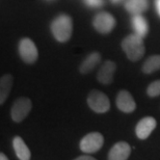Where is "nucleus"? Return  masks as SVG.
Returning <instances> with one entry per match:
<instances>
[{
  "label": "nucleus",
  "mask_w": 160,
  "mask_h": 160,
  "mask_svg": "<svg viewBox=\"0 0 160 160\" xmlns=\"http://www.w3.org/2000/svg\"><path fill=\"white\" fill-rule=\"evenodd\" d=\"M101 62V54L98 52L91 53L86 58L81 62V65L79 67V72L81 74L85 75L91 73L96 67H97Z\"/></svg>",
  "instance_id": "ddd939ff"
},
{
  "label": "nucleus",
  "mask_w": 160,
  "mask_h": 160,
  "mask_svg": "<svg viewBox=\"0 0 160 160\" xmlns=\"http://www.w3.org/2000/svg\"><path fill=\"white\" fill-rule=\"evenodd\" d=\"M117 106L121 111H123V112L131 113L135 110L136 104L132 97V95H131L129 92L123 89V91H121L117 96Z\"/></svg>",
  "instance_id": "1a4fd4ad"
},
{
  "label": "nucleus",
  "mask_w": 160,
  "mask_h": 160,
  "mask_svg": "<svg viewBox=\"0 0 160 160\" xmlns=\"http://www.w3.org/2000/svg\"><path fill=\"white\" fill-rule=\"evenodd\" d=\"M154 5H155L156 12H157L158 16L160 17V0H154Z\"/></svg>",
  "instance_id": "412c9836"
},
{
  "label": "nucleus",
  "mask_w": 160,
  "mask_h": 160,
  "mask_svg": "<svg viewBox=\"0 0 160 160\" xmlns=\"http://www.w3.org/2000/svg\"><path fill=\"white\" fill-rule=\"evenodd\" d=\"M32 102L26 97H21L15 101L11 109V118L16 123H20L29 114Z\"/></svg>",
  "instance_id": "39448f33"
},
{
  "label": "nucleus",
  "mask_w": 160,
  "mask_h": 160,
  "mask_svg": "<svg viewBox=\"0 0 160 160\" xmlns=\"http://www.w3.org/2000/svg\"><path fill=\"white\" fill-rule=\"evenodd\" d=\"M19 54L26 63H33L39 57L36 44L28 38H24L19 43Z\"/></svg>",
  "instance_id": "423d86ee"
},
{
  "label": "nucleus",
  "mask_w": 160,
  "mask_h": 160,
  "mask_svg": "<svg viewBox=\"0 0 160 160\" xmlns=\"http://www.w3.org/2000/svg\"><path fill=\"white\" fill-rule=\"evenodd\" d=\"M82 1L86 6H88V8H101L105 3V0H82Z\"/></svg>",
  "instance_id": "6ab92c4d"
},
{
  "label": "nucleus",
  "mask_w": 160,
  "mask_h": 160,
  "mask_svg": "<svg viewBox=\"0 0 160 160\" xmlns=\"http://www.w3.org/2000/svg\"><path fill=\"white\" fill-rule=\"evenodd\" d=\"M86 101H88L89 108L96 113H105L110 108V102L108 97L97 89L91 91Z\"/></svg>",
  "instance_id": "7ed1b4c3"
},
{
  "label": "nucleus",
  "mask_w": 160,
  "mask_h": 160,
  "mask_svg": "<svg viewBox=\"0 0 160 160\" xmlns=\"http://www.w3.org/2000/svg\"><path fill=\"white\" fill-rule=\"evenodd\" d=\"M147 94L151 98L160 96V80H156V81H153L151 84H149L148 88H147Z\"/></svg>",
  "instance_id": "a211bd4d"
},
{
  "label": "nucleus",
  "mask_w": 160,
  "mask_h": 160,
  "mask_svg": "<svg viewBox=\"0 0 160 160\" xmlns=\"http://www.w3.org/2000/svg\"><path fill=\"white\" fill-rule=\"evenodd\" d=\"M51 32L57 42L63 43L71 39L73 32V23L70 16L62 14L54 19L51 23Z\"/></svg>",
  "instance_id": "f257e3e1"
},
{
  "label": "nucleus",
  "mask_w": 160,
  "mask_h": 160,
  "mask_svg": "<svg viewBox=\"0 0 160 160\" xmlns=\"http://www.w3.org/2000/svg\"><path fill=\"white\" fill-rule=\"evenodd\" d=\"M12 147H14L15 153L17 157L21 160H29L31 158V154L29 148L26 146L24 140L20 136H16L12 139Z\"/></svg>",
  "instance_id": "2eb2a0df"
},
{
  "label": "nucleus",
  "mask_w": 160,
  "mask_h": 160,
  "mask_svg": "<svg viewBox=\"0 0 160 160\" xmlns=\"http://www.w3.org/2000/svg\"><path fill=\"white\" fill-rule=\"evenodd\" d=\"M116 70H117V63L111 62V60H106L101 66L100 70L98 71L97 74L98 81L101 84H110L113 80V75Z\"/></svg>",
  "instance_id": "9d476101"
},
{
  "label": "nucleus",
  "mask_w": 160,
  "mask_h": 160,
  "mask_svg": "<svg viewBox=\"0 0 160 160\" xmlns=\"http://www.w3.org/2000/svg\"><path fill=\"white\" fill-rule=\"evenodd\" d=\"M122 48L131 62H138L146 52V47L142 37L136 33L129 34L122 42Z\"/></svg>",
  "instance_id": "f03ea898"
},
{
  "label": "nucleus",
  "mask_w": 160,
  "mask_h": 160,
  "mask_svg": "<svg viewBox=\"0 0 160 160\" xmlns=\"http://www.w3.org/2000/svg\"><path fill=\"white\" fill-rule=\"evenodd\" d=\"M158 70H160V55L158 54L150 56L142 66V72L145 74H152Z\"/></svg>",
  "instance_id": "f3484780"
},
{
  "label": "nucleus",
  "mask_w": 160,
  "mask_h": 160,
  "mask_svg": "<svg viewBox=\"0 0 160 160\" xmlns=\"http://www.w3.org/2000/svg\"><path fill=\"white\" fill-rule=\"evenodd\" d=\"M131 25H132L133 30L135 31L137 36L142 37V39L148 36L149 32V25L147 19L142 16V14L132 15L131 17Z\"/></svg>",
  "instance_id": "f8f14e48"
},
{
  "label": "nucleus",
  "mask_w": 160,
  "mask_h": 160,
  "mask_svg": "<svg viewBox=\"0 0 160 160\" xmlns=\"http://www.w3.org/2000/svg\"><path fill=\"white\" fill-rule=\"evenodd\" d=\"M157 125V122L152 117H146L143 119L140 120L137 123L135 127V134L139 139H147L150 136V134L152 133V131H154Z\"/></svg>",
  "instance_id": "6e6552de"
},
{
  "label": "nucleus",
  "mask_w": 160,
  "mask_h": 160,
  "mask_svg": "<svg viewBox=\"0 0 160 160\" xmlns=\"http://www.w3.org/2000/svg\"><path fill=\"white\" fill-rule=\"evenodd\" d=\"M125 8L131 15L142 14L149 8V0H126Z\"/></svg>",
  "instance_id": "4468645a"
},
{
  "label": "nucleus",
  "mask_w": 160,
  "mask_h": 160,
  "mask_svg": "<svg viewBox=\"0 0 160 160\" xmlns=\"http://www.w3.org/2000/svg\"><path fill=\"white\" fill-rule=\"evenodd\" d=\"M0 159H1V160H8V157H6L3 153H1V154H0Z\"/></svg>",
  "instance_id": "4be33fe9"
},
{
  "label": "nucleus",
  "mask_w": 160,
  "mask_h": 160,
  "mask_svg": "<svg viewBox=\"0 0 160 160\" xmlns=\"http://www.w3.org/2000/svg\"><path fill=\"white\" fill-rule=\"evenodd\" d=\"M48 1H52V0H48Z\"/></svg>",
  "instance_id": "b1692460"
},
{
  "label": "nucleus",
  "mask_w": 160,
  "mask_h": 160,
  "mask_svg": "<svg viewBox=\"0 0 160 160\" xmlns=\"http://www.w3.org/2000/svg\"><path fill=\"white\" fill-rule=\"evenodd\" d=\"M76 160H95V158L88 155H82V156H78Z\"/></svg>",
  "instance_id": "aec40b11"
},
{
  "label": "nucleus",
  "mask_w": 160,
  "mask_h": 160,
  "mask_svg": "<svg viewBox=\"0 0 160 160\" xmlns=\"http://www.w3.org/2000/svg\"><path fill=\"white\" fill-rule=\"evenodd\" d=\"M110 1L112 2L113 4H119V3L123 1V0H110Z\"/></svg>",
  "instance_id": "5701e85b"
},
{
  "label": "nucleus",
  "mask_w": 160,
  "mask_h": 160,
  "mask_svg": "<svg viewBox=\"0 0 160 160\" xmlns=\"http://www.w3.org/2000/svg\"><path fill=\"white\" fill-rule=\"evenodd\" d=\"M92 25L95 29L100 33H109L116 26V19L109 12H102L95 16Z\"/></svg>",
  "instance_id": "0eeeda50"
},
{
  "label": "nucleus",
  "mask_w": 160,
  "mask_h": 160,
  "mask_svg": "<svg viewBox=\"0 0 160 160\" xmlns=\"http://www.w3.org/2000/svg\"><path fill=\"white\" fill-rule=\"evenodd\" d=\"M104 143V137L99 132H91L83 137L79 143L80 150L86 154L98 152Z\"/></svg>",
  "instance_id": "20e7f679"
},
{
  "label": "nucleus",
  "mask_w": 160,
  "mask_h": 160,
  "mask_svg": "<svg viewBox=\"0 0 160 160\" xmlns=\"http://www.w3.org/2000/svg\"><path fill=\"white\" fill-rule=\"evenodd\" d=\"M131 153V148L127 142H117L108 153L109 160H126L129 158Z\"/></svg>",
  "instance_id": "9b49d317"
},
{
  "label": "nucleus",
  "mask_w": 160,
  "mask_h": 160,
  "mask_svg": "<svg viewBox=\"0 0 160 160\" xmlns=\"http://www.w3.org/2000/svg\"><path fill=\"white\" fill-rule=\"evenodd\" d=\"M12 81H14V78L11 74L2 76L0 79V104H3L8 98L12 88Z\"/></svg>",
  "instance_id": "dca6fc26"
}]
</instances>
